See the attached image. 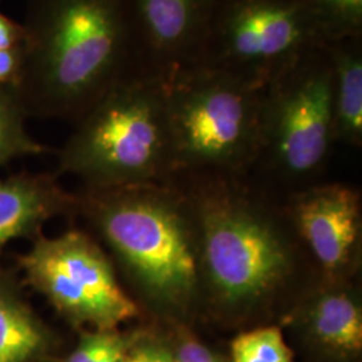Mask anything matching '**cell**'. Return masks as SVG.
<instances>
[{"instance_id":"obj_10","label":"cell","mask_w":362,"mask_h":362,"mask_svg":"<svg viewBox=\"0 0 362 362\" xmlns=\"http://www.w3.org/2000/svg\"><path fill=\"white\" fill-rule=\"evenodd\" d=\"M216 0H128L140 65L164 78L192 65Z\"/></svg>"},{"instance_id":"obj_22","label":"cell","mask_w":362,"mask_h":362,"mask_svg":"<svg viewBox=\"0 0 362 362\" xmlns=\"http://www.w3.org/2000/svg\"><path fill=\"white\" fill-rule=\"evenodd\" d=\"M23 25L16 23L0 11V50H8L23 43Z\"/></svg>"},{"instance_id":"obj_16","label":"cell","mask_w":362,"mask_h":362,"mask_svg":"<svg viewBox=\"0 0 362 362\" xmlns=\"http://www.w3.org/2000/svg\"><path fill=\"white\" fill-rule=\"evenodd\" d=\"M318 27L325 45L362 37V0H300Z\"/></svg>"},{"instance_id":"obj_8","label":"cell","mask_w":362,"mask_h":362,"mask_svg":"<svg viewBox=\"0 0 362 362\" xmlns=\"http://www.w3.org/2000/svg\"><path fill=\"white\" fill-rule=\"evenodd\" d=\"M22 266L30 284L74 324L109 330L140 314L104 251L83 233L39 239Z\"/></svg>"},{"instance_id":"obj_18","label":"cell","mask_w":362,"mask_h":362,"mask_svg":"<svg viewBox=\"0 0 362 362\" xmlns=\"http://www.w3.org/2000/svg\"><path fill=\"white\" fill-rule=\"evenodd\" d=\"M140 338L139 334H124L117 329L98 330L81 338L67 362H122L127 353Z\"/></svg>"},{"instance_id":"obj_1","label":"cell","mask_w":362,"mask_h":362,"mask_svg":"<svg viewBox=\"0 0 362 362\" xmlns=\"http://www.w3.org/2000/svg\"><path fill=\"white\" fill-rule=\"evenodd\" d=\"M199 236L204 310L245 321L294 303L305 272L291 224L242 187L239 176H184Z\"/></svg>"},{"instance_id":"obj_23","label":"cell","mask_w":362,"mask_h":362,"mask_svg":"<svg viewBox=\"0 0 362 362\" xmlns=\"http://www.w3.org/2000/svg\"><path fill=\"white\" fill-rule=\"evenodd\" d=\"M215 362H224V361H223V360H221V358H220V357H219V358H218V360H216V361H215Z\"/></svg>"},{"instance_id":"obj_19","label":"cell","mask_w":362,"mask_h":362,"mask_svg":"<svg viewBox=\"0 0 362 362\" xmlns=\"http://www.w3.org/2000/svg\"><path fill=\"white\" fill-rule=\"evenodd\" d=\"M122 362H175V357L173 350L164 341L140 336Z\"/></svg>"},{"instance_id":"obj_15","label":"cell","mask_w":362,"mask_h":362,"mask_svg":"<svg viewBox=\"0 0 362 362\" xmlns=\"http://www.w3.org/2000/svg\"><path fill=\"white\" fill-rule=\"evenodd\" d=\"M27 110L15 85H0V167L45 151L26 129Z\"/></svg>"},{"instance_id":"obj_21","label":"cell","mask_w":362,"mask_h":362,"mask_svg":"<svg viewBox=\"0 0 362 362\" xmlns=\"http://www.w3.org/2000/svg\"><path fill=\"white\" fill-rule=\"evenodd\" d=\"M23 65H25L23 43L8 50H0V85L16 86L22 74Z\"/></svg>"},{"instance_id":"obj_11","label":"cell","mask_w":362,"mask_h":362,"mask_svg":"<svg viewBox=\"0 0 362 362\" xmlns=\"http://www.w3.org/2000/svg\"><path fill=\"white\" fill-rule=\"evenodd\" d=\"M294 320L313 344L342 358L362 350V302L351 284H324L296 299Z\"/></svg>"},{"instance_id":"obj_4","label":"cell","mask_w":362,"mask_h":362,"mask_svg":"<svg viewBox=\"0 0 362 362\" xmlns=\"http://www.w3.org/2000/svg\"><path fill=\"white\" fill-rule=\"evenodd\" d=\"M61 169L94 191L164 182L175 163L163 79L139 69L78 118Z\"/></svg>"},{"instance_id":"obj_7","label":"cell","mask_w":362,"mask_h":362,"mask_svg":"<svg viewBox=\"0 0 362 362\" xmlns=\"http://www.w3.org/2000/svg\"><path fill=\"white\" fill-rule=\"evenodd\" d=\"M334 143L332 67L326 49L305 54L264 89L258 164L302 181L324 167Z\"/></svg>"},{"instance_id":"obj_5","label":"cell","mask_w":362,"mask_h":362,"mask_svg":"<svg viewBox=\"0 0 362 362\" xmlns=\"http://www.w3.org/2000/svg\"><path fill=\"white\" fill-rule=\"evenodd\" d=\"M175 176H242L262 148L264 89L200 66L161 78Z\"/></svg>"},{"instance_id":"obj_20","label":"cell","mask_w":362,"mask_h":362,"mask_svg":"<svg viewBox=\"0 0 362 362\" xmlns=\"http://www.w3.org/2000/svg\"><path fill=\"white\" fill-rule=\"evenodd\" d=\"M175 362H215L219 356L194 337L182 336L172 348Z\"/></svg>"},{"instance_id":"obj_3","label":"cell","mask_w":362,"mask_h":362,"mask_svg":"<svg viewBox=\"0 0 362 362\" xmlns=\"http://www.w3.org/2000/svg\"><path fill=\"white\" fill-rule=\"evenodd\" d=\"M167 182L95 191L91 216L144 303L184 322L204 310L199 236L187 196Z\"/></svg>"},{"instance_id":"obj_14","label":"cell","mask_w":362,"mask_h":362,"mask_svg":"<svg viewBox=\"0 0 362 362\" xmlns=\"http://www.w3.org/2000/svg\"><path fill=\"white\" fill-rule=\"evenodd\" d=\"M46 346V333L23 302L0 285V362H30Z\"/></svg>"},{"instance_id":"obj_2","label":"cell","mask_w":362,"mask_h":362,"mask_svg":"<svg viewBox=\"0 0 362 362\" xmlns=\"http://www.w3.org/2000/svg\"><path fill=\"white\" fill-rule=\"evenodd\" d=\"M23 30L27 112L78 119L141 69L128 0H31Z\"/></svg>"},{"instance_id":"obj_9","label":"cell","mask_w":362,"mask_h":362,"mask_svg":"<svg viewBox=\"0 0 362 362\" xmlns=\"http://www.w3.org/2000/svg\"><path fill=\"white\" fill-rule=\"evenodd\" d=\"M288 219L321 282L351 284L361 267L360 192L341 182L305 188L294 197Z\"/></svg>"},{"instance_id":"obj_12","label":"cell","mask_w":362,"mask_h":362,"mask_svg":"<svg viewBox=\"0 0 362 362\" xmlns=\"http://www.w3.org/2000/svg\"><path fill=\"white\" fill-rule=\"evenodd\" d=\"M332 67L334 141L362 145V37L325 46Z\"/></svg>"},{"instance_id":"obj_13","label":"cell","mask_w":362,"mask_h":362,"mask_svg":"<svg viewBox=\"0 0 362 362\" xmlns=\"http://www.w3.org/2000/svg\"><path fill=\"white\" fill-rule=\"evenodd\" d=\"M65 204V196L52 182L31 177L0 180V248L34 233Z\"/></svg>"},{"instance_id":"obj_17","label":"cell","mask_w":362,"mask_h":362,"mask_svg":"<svg viewBox=\"0 0 362 362\" xmlns=\"http://www.w3.org/2000/svg\"><path fill=\"white\" fill-rule=\"evenodd\" d=\"M233 362H293L294 353L278 326H259L235 337Z\"/></svg>"},{"instance_id":"obj_6","label":"cell","mask_w":362,"mask_h":362,"mask_svg":"<svg viewBox=\"0 0 362 362\" xmlns=\"http://www.w3.org/2000/svg\"><path fill=\"white\" fill-rule=\"evenodd\" d=\"M324 38L300 0H216L194 64L264 89Z\"/></svg>"}]
</instances>
